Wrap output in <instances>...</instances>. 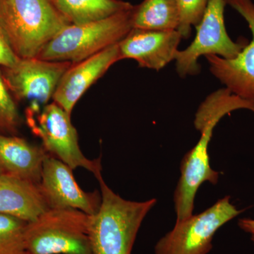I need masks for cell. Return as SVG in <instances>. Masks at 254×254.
I'll use <instances>...</instances> for the list:
<instances>
[{
	"label": "cell",
	"mask_w": 254,
	"mask_h": 254,
	"mask_svg": "<svg viewBox=\"0 0 254 254\" xmlns=\"http://www.w3.org/2000/svg\"><path fill=\"white\" fill-rule=\"evenodd\" d=\"M18 58L9 43L5 0H0V66H11Z\"/></svg>",
	"instance_id": "21"
},
{
	"label": "cell",
	"mask_w": 254,
	"mask_h": 254,
	"mask_svg": "<svg viewBox=\"0 0 254 254\" xmlns=\"http://www.w3.org/2000/svg\"><path fill=\"white\" fill-rule=\"evenodd\" d=\"M241 230L250 235L251 240L254 243V220L251 218H241L238 221Z\"/></svg>",
	"instance_id": "22"
},
{
	"label": "cell",
	"mask_w": 254,
	"mask_h": 254,
	"mask_svg": "<svg viewBox=\"0 0 254 254\" xmlns=\"http://www.w3.org/2000/svg\"><path fill=\"white\" fill-rule=\"evenodd\" d=\"M133 7L95 22L68 25L47 43L37 58L77 63L118 44L133 28Z\"/></svg>",
	"instance_id": "3"
},
{
	"label": "cell",
	"mask_w": 254,
	"mask_h": 254,
	"mask_svg": "<svg viewBox=\"0 0 254 254\" xmlns=\"http://www.w3.org/2000/svg\"><path fill=\"white\" fill-rule=\"evenodd\" d=\"M10 45L19 58H37L70 25L52 0H5Z\"/></svg>",
	"instance_id": "5"
},
{
	"label": "cell",
	"mask_w": 254,
	"mask_h": 254,
	"mask_svg": "<svg viewBox=\"0 0 254 254\" xmlns=\"http://www.w3.org/2000/svg\"><path fill=\"white\" fill-rule=\"evenodd\" d=\"M118 61L120 60L118 43L83 61L72 64L60 79L53 101L71 115L75 105L87 90Z\"/></svg>",
	"instance_id": "13"
},
{
	"label": "cell",
	"mask_w": 254,
	"mask_h": 254,
	"mask_svg": "<svg viewBox=\"0 0 254 254\" xmlns=\"http://www.w3.org/2000/svg\"><path fill=\"white\" fill-rule=\"evenodd\" d=\"M72 63L33 58H18L10 66L1 67L5 83L15 99L40 108L53 98L61 78Z\"/></svg>",
	"instance_id": "9"
},
{
	"label": "cell",
	"mask_w": 254,
	"mask_h": 254,
	"mask_svg": "<svg viewBox=\"0 0 254 254\" xmlns=\"http://www.w3.org/2000/svg\"><path fill=\"white\" fill-rule=\"evenodd\" d=\"M28 123L41 138L44 149L72 170L86 169L97 180L102 176L101 158L90 160L82 153L71 115L53 102L40 108L26 110Z\"/></svg>",
	"instance_id": "6"
},
{
	"label": "cell",
	"mask_w": 254,
	"mask_h": 254,
	"mask_svg": "<svg viewBox=\"0 0 254 254\" xmlns=\"http://www.w3.org/2000/svg\"><path fill=\"white\" fill-rule=\"evenodd\" d=\"M248 23L252 40L232 59L207 55L210 72L234 94L254 103V3L252 0H225Z\"/></svg>",
	"instance_id": "10"
},
{
	"label": "cell",
	"mask_w": 254,
	"mask_h": 254,
	"mask_svg": "<svg viewBox=\"0 0 254 254\" xmlns=\"http://www.w3.org/2000/svg\"><path fill=\"white\" fill-rule=\"evenodd\" d=\"M47 153L21 137L0 133V174L39 185Z\"/></svg>",
	"instance_id": "14"
},
{
	"label": "cell",
	"mask_w": 254,
	"mask_h": 254,
	"mask_svg": "<svg viewBox=\"0 0 254 254\" xmlns=\"http://www.w3.org/2000/svg\"><path fill=\"white\" fill-rule=\"evenodd\" d=\"M243 212L232 204L230 196L224 197L205 211L176 222L157 242L155 254H208L219 229Z\"/></svg>",
	"instance_id": "7"
},
{
	"label": "cell",
	"mask_w": 254,
	"mask_h": 254,
	"mask_svg": "<svg viewBox=\"0 0 254 254\" xmlns=\"http://www.w3.org/2000/svg\"><path fill=\"white\" fill-rule=\"evenodd\" d=\"M39 188L49 208L77 209L93 215L101 204V194L98 190H82L72 169L48 153L43 161Z\"/></svg>",
	"instance_id": "11"
},
{
	"label": "cell",
	"mask_w": 254,
	"mask_h": 254,
	"mask_svg": "<svg viewBox=\"0 0 254 254\" xmlns=\"http://www.w3.org/2000/svg\"><path fill=\"white\" fill-rule=\"evenodd\" d=\"M226 5L225 0H209L203 18L195 27L194 40L187 49L177 52L176 68L181 77L200 73L198 59L201 56L213 55L232 59L247 46L246 40L234 42L228 36L224 15Z\"/></svg>",
	"instance_id": "8"
},
{
	"label": "cell",
	"mask_w": 254,
	"mask_h": 254,
	"mask_svg": "<svg viewBox=\"0 0 254 254\" xmlns=\"http://www.w3.org/2000/svg\"><path fill=\"white\" fill-rule=\"evenodd\" d=\"M180 21L178 0H143L132 12L133 28L173 31L178 29Z\"/></svg>",
	"instance_id": "17"
},
{
	"label": "cell",
	"mask_w": 254,
	"mask_h": 254,
	"mask_svg": "<svg viewBox=\"0 0 254 254\" xmlns=\"http://www.w3.org/2000/svg\"><path fill=\"white\" fill-rule=\"evenodd\" d=\"M91 217L77 209H48L26 223V251L28 254H91Z\"/></svg>",
	"instance_id": "4"
},
{
	"label": "cell",
	"mask_w": 254,
	"mask_h": 254,
	"mask_svg": "<svg viewBox=\"0 0 254 254\" xmlns=\"http://www.w3.org/2000/svg\"><path fill=\"white\" fill-rule=\"evenodd\" d=\"M180 21L177 31L182 39H188L192 26L196 27L201 21L209 0H178Z\"/></svg>",
	"instance_id": "20"
},
{
	"label": "cell",
	"mask_w": 254,
	"mask_h": 254,
	"mask_svg": "<svg viewBox=\"0 0 254 254\" xmlns=\"http://www.w3.org/2000/svg\"><path fill=\"white\" fill-rule=\"evenodd\" d=\"M240 109L250 110L254 113V103L242 99L227 88L213 92L198 107L193 123L200 137L197 144L187 152L181 162V175L174 195L176 222L193 215L195 194L203 183L208 182L213 185L218 183L220 173L210 167L209 143L214 128L222 118Z\"/></svg>",
	"instance_id": "1"
},
{
	"label": "cell",
	"mask_w": 254,
	"mask_h": 254,
	"mask_svg": "<svg viewBox=\"0 0 254 254\" xmlns=\"http://www.w3.org/2000/svg\"><path fill=\"white\" fill-rule=\"evenodd\" d=\"M70 24H85L111 17L131 9L133 5L123 0H52Z\"/></svg>",
	"instance_id": "16"
},
{
	"label": "cell",
	"mask_w": 254,
	"mask_h": 254,
	"mask_svg": "<svg viewBox=\"0 0 254 254\" xmlns=\"http://www.w3.org/2000/svg\"><path fill=\"white\" fill-rule=\"evenodd\" d=\"M101 204L89 225L91 254H131L138 230L156 198L143 202L124 199L98 180Z\"/></svg>",
	"instance_id": "2"
},
{
	"label": "cell",
	"mask_w": 254,
	"mask_h": 254,
	"mask_svg": "<svg viewBox=\"0 0 254 254\" xmlns=\"http://www.w3.org/2000/svg\"><path fill=\"white\" fill-rule=\"evenodd\" d=\"M49 209L39 185L0 174V214L34 221Z\"/></svg>",
	"instance_id": "15"
},
{
	"label": "cell",
	"mask_w": 254,
	"mask_h": 254,
	"mask_svg": "<svg viewBox=\"0 0 254 254\" xmlns=\"http://www.w3.org/2000/svg\"><path fill=\"white\" fill-rule=\"evenodd\" d=\"M27 222L0 214V254H28L25 247Z\"/></svg>",
	"instance_id": "18"
},
{
	"label": "cell",
	"mask_w": 254,
	"mask_h": 254,
	"mask_svg": "<svg viewBox=\"0 0 254 254\" xmlns=\"http://www.w3.org/2000/svg\"><path fill=\"white\" fill-rule=\"evenodd\" d=\"M21 124L17 106L6 86L0 66V133L16 135Z\"/></svg>",
	"instance_id": "19"
},
{
	"label": "cell",
	"mask_w": 254,
	"mask_h": 254,
	"mask_svg": "<svg viewBox=\"0 0 254 254\" xmlns=\"http://www.w3.org/2000/svg\"><path fill=\"white\" fill-rule=\"evenodd\" d=\"M182 39L177 30L132 28L118 43L120 60H134L141 67L159 71L175 60Z\"/></svg>",
	"instance_id": "12"
}]
</instances>
